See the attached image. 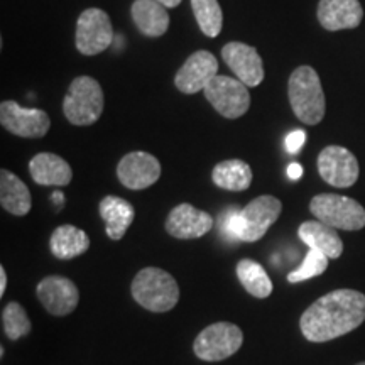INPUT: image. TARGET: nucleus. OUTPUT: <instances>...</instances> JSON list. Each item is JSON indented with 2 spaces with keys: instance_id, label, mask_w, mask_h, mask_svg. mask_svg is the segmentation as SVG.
Returning <instances> with one entry per match:
<instances>
[{
  "instance_id": "9d476101",
  "label": "nucleus",
  "mask_w": 365,
  "mask_h": 365,
  "mask_svg": "<svg viewBox=\"0 0 365 365\" xmlns=\"http://www.w3.org/2000/svg\"><path fill=\"white\" fill-rule=\"evenodd\" d=\"M0 124L14 135L39 139L48 134L51 120L44 110L24 108L14 100H4L0 103Z\"/></svg>"
},
{
  "instance_id": "412c9836",
  "label": "nucleus",
  "mask_w": 365,
  "mask_h": 365,
  "mask_svg": "<svg viewBox=\"0 0 365 365\" xmlns=\"http://www.w3.org/2000/svg\"><path fill=\"white\" fill-rule=\"evenodd\" d=\"M100 217L105 222V232L108 239L120 240L129 230L135 217V210L127 200L120 196L108 195L100 202Z\"/></svg>"
},
{
  "instance_id": "2eb2a0df",
  "label": "nucleus",
  "mask_w": 365,
  "mask_h": 365,
  "mask_svg": "<svg viewBox=\"0 0 365 365\" xmlns=\"http://www.w3.org/2000/svg\"><path fill=\"white\" fill-rule=\"evenodd\" d=\"M222 58L242 83L252 86L264 80V63L254 46L245 43H228L222 48Z\"/></svg>"
},
{
  "instance_id": "6e6552de",
  "label": "nucleus",
  "mask_w": 365,
  "mask_h": 365,
  "mask_svg": "<svg viewBox=\"0 0 365 365\" xmlns=\"http://www.w3.org/2000/svg\"><path fill=\"white\" fill-rule=\"evenodd\" d=\"M76 49L85 56H95L110 48L113 43V27L108 14L102 9H86L80 14L75 36Z\"/></svg>"
},
{
  "instance_id": "f03ea898",
  "label": "nucleus",
  "mask_w": 365,
  "mask_h": 365,
  "mask_svg": "<svg viewBox=\"0 0 365 365\" xmlns=\"http://www.w3.org/2000/svg\"><path fill=\"white\" fill-rule=\"evenodd\" d=\"M281 210L282 203L276 196H257L240 212L230 213L222 228L230 239L257 242L267 234L269 227L279 218Z\"/></svg>"
},
{
  "instance_id": "6ab92c4d",
  "label": "nucleus",
  "mask_w": 365,
  "mask_h": 365,
  "mask_svg": "<svg viewBox=\"0 0 365 365\" xmlns=\"http://www.w3.org/2000/svg\"><path fill=\"white\" fill-rule=\"evenodd\" d=\"M132 21L140 34L148 38H159L170 27V14L156 0H135L130 7Z\"/></svg>"
},
{
  "instance_id": "393cba45",
  "label": "nucleus",
  "mask_w": 365,
  "mask_h": 365,
  "mask_svg": "<svg viewBox=\"0 0 365 365\" xmlns=\"http://www.w3.org/2000/svg\"><path fill=\"white\" fill-rule=\"evenodd\" d=\"M237 277H239L240 284L245 287L249 294L254 298L266 299L272 293V281L267 276L266 269L261 264L252 261V259H242L237 264Z\"/></svg>"
},
{
  "instance_id": "7ed1b4c3",
  "label": "nucleus",
  "mask_w": 365,
  "mask_h": 365,
  "mask_svg": "<svg viewBox=\"0 0 365 365\" xmlns=\"http://www.w3.org/2000/svg\"><path fill=\"white\" fill-rule=\"evenodd\" d=\"M287 97L294 115L304 124L317 125L325 117V93L318 73L312 66H299L291 73Z\"/></svg>"
},
{
  "instance_id": "ddd939ff",
  "label": "nucleus",
  "mask_w": 365,
  "mask_h": 365,
  "mask_svg": "<svg viewBox=\"0 0 365 365\" xmlns=\"http://www.w3.org/2000/svg\"><path fill=\"white\" fill-rule=\"evenodd\" d=\"M161 176V163L156 156L134 150L125 154L117 166V178L125 188L129 190H145L153 186Z\"/></svg>"
},
{
  "instance_id": "72a5a7b5",
  "label": "nucleus",
  "mask_w": 365,
  "mask_h": 365,
  "mask_svg": "<svg viewBox=\"0 0 365 365\" xmlns=\"http://www.w3.org/2000/svg\"><path fill=\"white\" fill-rule=\"evenodd\" d=\"M355 365H365V362H360V364H355Z\"/></svg>"
},
{
  "instance_id": "9b49d317",
  "label": "nucleus",
  "mask_w": 365,
  "mask_h": 365,
  "mask_svg": "<svg viewBox=\"0 0 365 365\" xmlns=\"http://www.w3.org/2000/svg\"><path fill=\"white\" fill-rule=\"evenodd\" d=\"M318 173L335 188H350L359 180V161L349 149L328 145L318 156Z\"/></svg>"
},
{
  "instance_id": "f3484780",
  "label": "nucleus",
  "mask_w": 365,
  "mask_h": 365,
  "mask_svg": "<svg viewBox=\"0 0 365 365\" xmlns=\"http://www.w3.org/2000/svg\"><path fill=\"white\" fill-rule=\"evenodd\" d=\"M364 11L359 0H319L318 21L327 31L354 29L362 22Z\"/></svg>"
},
{
  "instance_id": "5701e85b",
  "label": "nucleus",
  "mask_w": 365,
  "mask_h": 365,
  "mask_svg": "<svg viewBox=\"0 0 365 365\" xmlns=\"http://www.w3.org/2000/svg\"><path fill=\"white\" fill-rule=\"evenodd\" d=\"M49 249L61 261L75 259L90 249V237L85 230L75 225H61L54 228L49 239Z\"/></svg>"
},
{
  "instance_id": "423d86ee",
  "label": "nucleus",
  "mask_w": 365,
  "mask_h": 365,
  "mask_svg": "<svg viewBox=\"0 0 365 365\" xmlns=\"http://www.w3.org/2000/svg\"><path fill=\"white\" fill-rule=\"evenodd\" d=\"M309 212L317 220L339 230L354 232L365 227V208L349 196L322 193L309 202Z\"/></svg>"
},
{
  "instance_id": "dca6fc26",
  "label": "nucleus",
  "mask_w": 365,
  "mask_h": 365,
  "mask_svg": "<svg viewBox=\"0 0 365 365\" xmlns=\"http://www.w3.org/2000/svg\"><path fill=\"white\" fill-rule=\"evenodd\" d=\"M213 227V218L190 203H181L166 218V232L175 239H200Z\"/></svg>"
},
{
  "instance_id": "cd10ccee",
  "label": "nucleus",
  "mask_w": 365,
  "mask_h": 365,
  "mask_svg": "<svg viewBox=\"0 0 365 365\" xmlns=\"http://www.w3.org/2000/svg\"><path fill=\"white\" fill-rule=\"evenodd\" d=\"M328 261H330V259H328L323 252H319L317 249H309L303 264H301L298 269H294V271L287 274V281H289L291 284H296V282H303L312 279V277L322 276V274L327 271Z\"/></svg>"
},
{
  "instance_id": "f8f14e48",
  "label": "nucleus",
  "mask_w": 365,
  "mask_h": 365,
  "mask_svg": "<svg viewBox=\"0 0 365 365\" xmlns=\"http://www.w3.org/2000/svg\"><path fill=\"white\" fill-rule=\"evenodd\" d=\"M38 299L53 317H66L78 307L80 291L75 282L65 276H48L39 281Z\"/></svg>"
},
{
  "instance_id": "4be33fe9",
  "label": "nucleus",
  "mask_w": 365,
  "mask_h": 365,
  "mask_svg": "<svg viewBox=\"0 0 365 365\" xmlns=\"http://www.w3.org/2000/svg\"><path fill=\"white\" fill-rule=\"evenodd\" d=\"M0 205L16 217L27 215L33 207L31 191L26 182L7 170L0 171Z\"/></svg>"
},
{
  "instance_id": "bb28decb",
  "label": "nucleus",
  "mask_w": 365,
  "mask_h": 365,
  "mask_svg": "<svg viewBox=\"0 0 365 365\" xmlns=\"http://www.w3.org/2000/svg\"><path fill=\"white\" fill-rule=\"evenodd\" d=\"M2 325L4 333L7 335V339L11 340H19L22 336L29 335L31 333V319L27 317L26 309L21 307L16 301H11L2 312Z\"/></svg>"
},
{
  "instance_id": "39448f33",
  "label": "nucleus",
  "mask_w": 365,
  "mask_h": 365,
  "mask_svg": "<svg viewBox=\"0 0 365 365\" xmlns=\"http://www.w3.org/2000/svg\"><path fill=\"white\" fill-rule=\"evenodd\" d=\"M63 113L73 125H91L103 113L102 86L91 76H78L71 81L65 100Z\"/></svg>"
},
{
  "instance_id": "1a4fd4ad",
  "label": "nucleus",
  "mask_w": 365,
  "mask_h": 365,
  "mask_svg": "<svg viewBox=\"0 0 365 365\" xmlns=\"http://www.w3.org/2000/svg\"><path fill=\"white\" fill-rule=\"evenodd\" d=\"M203 93L212 107L225 118H239L250 107L249 86L239 78L218 75L210 81Z\"/></svg>"
},
{
  "instance_id": "2f4dec72",
  "label": "nucleus",
  "mask_w": 365,
  "mask_h": 365,
  "mask_svg": "<svg viewBox=\"0 0 365 365\" xmlns=\"http://www.w3.org/2000/svg\"><path fill=\"white\" fill-rule=\"evenodd\" d=\"M156 2L163 4L166 9H173V7H178L181 4V0H156Z\"/></svg>"
},
{
  "instance_id": "473e14b6",
  "label": "nucleus",
  "mask_w": 365,
  "mask_h": 365,
  "mask_svg": "<svg viewBox=\"0 0 365 365\" xmlns=\"http://www.w3.org/2000/svg\"><path fill=\"white\" fill-rule=\"evenodd\" d=\"M53 200H54V202H56L58 205H59V203L63 205V200H65V196H63L61 191H54V193H53Z\"/></svg>"
},
{
  "instance_id": "0eeeda50",
  "label": "nucleus",
  "mask_w": 365,
  "mask_h": 365,
  "mask_svg": "<svg viewBox=\"0 0 365 365\" xmlns=\"http://www.w3.org/2000/svg\"><path fill=\"white\" fill-rule=\"evenodd\" d=\"M244 333L234 323H213L203 328L195 339L193 352L205 362H220L240 350Z\"/></svg>"
},
{
  "instance_id": "aec40b11",
  "label": "nucleus",
  "mask_w": 365,
  "mask_h": 365,
  "mask_svg": "<svg viewBox=\"0 0 365 365\" xmlns=\"http://www.w3.org/2000/svg\"><path fill=\"white\" fill-rule=\"evenodd\" d=\"M299 239L308 245L309 249H317L323 252L328 259H339L344 252V242L333 228L319 220H308L301 223L298 228Z\"/></svg>"
},
{
  "instance_id": "c756f323",
  "label": "nucleus",
  "mask_w": 365,
  "mask_h": 365,
  "mask_svg": "<svg viewBox=\"0 0 365 365\" xmlns=\"http://www.w3.org/2000/svg\"><path fill=\"white\" fill-rule=\"evenodd\" d=\"M287 176H289V180H299L301 176H303V166L298 163H291L289 166H287Z\"/></svg>"
},
{
  "instance_id": "20e7f679",
  "label": "nucleus",
  "mask_w": 365,
  "mask_h": 365,
  "mask_svg": "<svg viewBox=\"0 0 365 365\" xmlns=\"http://www.w3.org/2000/svg\"><path fill=\"white\" fill-rule=\"evenodd\" d=\"M132 296L140 307L153 313H166L180 301V286L170 272L159 267H144L135 274Z\"/></svg>"
},
{
  "instance_id": "a878e982",
  "label": "nucleus",
  "mask_w": 365,
  "mask_h": 365,
  "mask_svg": "<svg viewBox=\"0 0 365 365\" xmlns=\"http://www.w3.org/2000/svg\"><path fill=\"white\" fill-rule=\"evenodd\" d=\"M195 19L208 38H217L223 26V12L217 0H191Z\"/></svg>"
},
{
  "instance_id": "f257e3e1",
  "label": "nucleus",
  "mask_w": 365,
  "mask_h": 365,
  "mask_svg": "<svg viewBox=\"0 0 365 365\" xmlns=\"http://www.w3.org/2000/svg\"><path fill=\"white\" fill-rule=\"evenodd\" d=\"M365 319V294L355 289H335L318 298L301 314L299 328L313 344L346 335Z\"/></svg>"
},
{
  "instance_id": "c85d7f7f",
  "label": "nucleus",
  "mask_w": 365,
  "mask_h": 365,
  "mask_svg": "<svg viewBox=\"0 0 365 365\" xmlns=\"http://www.w3.org/2000/svg\"><path fill=\"white\" fill-rule=\"evenodd\" d=\"M307 143V132L304 130H293L286 137V150L291 154L299 153L303 144Z\"/></svg>"
},
{
  "instance_id": "b1692460",
  "label": "nucleus",
  "mask_w": 365,
  "mask_h": 365,
  "mask_svg": "<svg viewBox=\"0 0 365 365\" xmlns=\"http://www.w3.org/2000/svg\"><path fill=\"white\" fill-rule=\"evenodd\" d=\"M212 180L222 190L244 191L252 182V170L242 159H228L213 168Z\"/></svg>"
},
{
  "instance_id": "7c9ffc66",
  "label": "nucleus",
  "mask_w": 365,
  "mask_h": 365,
  "mask_svg": "<svg viewBox=\"0 0 365 365\" xmlns=\"http://www.w3.org/2000/svg\"><path fill=\"white\" fill-rule=\"evenodd\" d=\"M6 289H7V271L6 267L0 266V296L6 294Z\"/></svg>"
},
{
  "instance_id": "4468645a",
  "label": "nucleus",
  "mask_w": 365,
  "mask_h": 365,
  "mask_svg": "<svg viewBox=\"0 0 365 365\" xmlns=\"http://www.w3.org/2000/svg\"><path fill=\"white\" fill-rule=\"evenodd\" d=\"M217 73V58L208 51H196L178 70L175 76V85L181 93L195 95L198 91H205V88L210 85V81L218 76Z\"/></svg>"
},
{
  "instance_id": "a211bd4d",
  "label": "nucleus",
  "mask_w": 365,
  "mask_h": 365,
  "mask_svg": "<svg viewBox=\"0 0 365 365\" xmlns=\"http://www.w3.org/2000/svg\"><path fill=\"white\" fill-rule=\"evenodd\" d=\"M29 173L41 186H66L73 178L70 164L53 153L36 154L29 163Z\"/></svg>"
}]
</instances>
